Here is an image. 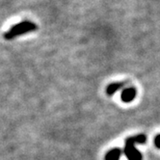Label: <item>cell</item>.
Masks as SVG:
<instances>
[{
	"instance_id": "obj_1",
	"label": "cell",
	"mask_w": 160,
	"mask_h": 160,
	"mask_svg": "<svg viewBox=\"0 0 160 160\" xmlns=\"http://www.w3.org/2000/svg\"><path fill=\"white\" fill-rule=\"evenodd\" d=\"M146 142V136L140 134L134 137H129L125 141L124 147V154L128 160H142V154L136 150L135 144H143Z\"/></svg>"
},
{
	"instance_id": "obj_2",
	"label": "cell",
	"mask_w": 160,
	"mask_h": 160,
	"mask_svg": "<svg viewBox=\"0 0 160 160\" xmlns=\"http://www.w3.org/2000/svg\"><path fill=\"white\" fill-rule=\"evenodd\" d=\"M36 28H37L36 25L34 23H32V22H29V21L20 22V23H18L17 25H14L12 29L5 34V38L7 40H11V39H13L17 36H19L20 34L33 31Z\"/></svg>"
},
{
	"instance_id": "obj_3",
	"label": "cell",
	"mask_w": 160,
	"mask_h": 160,
	"mask_svg": "<svg viewBox=\"0 0 160 160\" xmlns=\"http://www.w3.org/2000/svg\"><path fill=\"white\" fill-rule=\"evenodd\" d=\"M136 96V90L134 88H127L122 93V100L123 102H130Z\"/></svg>"
},
{
	"instance_id": "obj_4",
	"label": "cell",
	"mask_w": 160,
	"mask_h": 160,
	"mask_svg": "<svg viewBox=\"0 0 160 160\" xmlns=\"http://www.w3.org/2000/svg\"><path fill=\"white\" fill-rule=\"evenodd\" d=\"M127 82H116V83H112L109 86H107L106 89V93L108 96H112L115 94L117 91H119L120 89H122V87H123Z\"/></svg>"
},
{
	"instance_id": "obj_5",
	"label": "cell",
	"mask_w": 160,
	"mask_h": 160,
	"mask_svg": "<svg viewBox=\"0 0 160 160\" xmlns=\"http://www.w3.org/2000/svg\"><path fill=\"white\" fill-rule=\"evenodd\" d=\"M122 154V151L119 148H112L111 151H109L106 155H105V160H120Z\"/></svg>"
},
{
	"instance_id": "obj_6",
	"label": "cell",
	"mask_w": 160,
	"mask_h": 160,
	"mask_svg": "<svg viewBox=\"0 0 160 160\" xmlns=\"http://www.w3.org/2000/svg\"><path fill=\"white\" fill-rule=\"evenodd\" d=\"M154 144H155V146H156L158 148H160V134L157 135V136L155 137V139H154Z\"/></svg>"
}]
</instances>
